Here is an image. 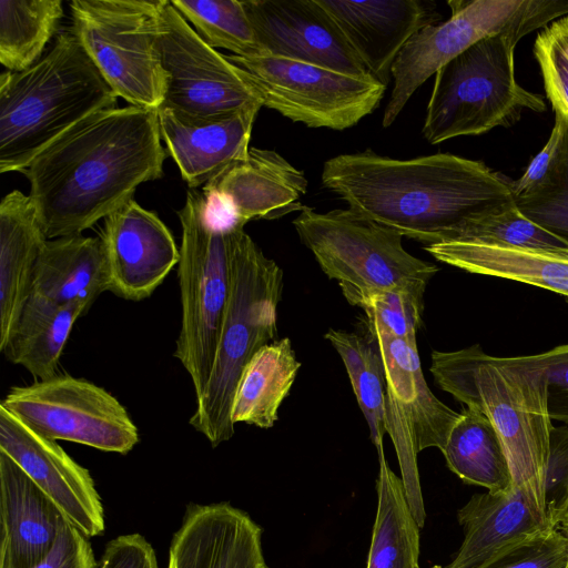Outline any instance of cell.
Returning <instances> with one entry per match:
<instances>
[{"label": "cell", "instance_id": "1", "mask_svg": "<svg viewBox=\"0 0 568 568\" xmlns=\"http://www.w3.org/2000/svg\"><path fill=\"white\" fill-rule=\"evenodd\" d=\"M321 179L348 209L425 246L515 204L511 179L452 153L400 160L367 149L327 160Z\"/></svg>", "mask_w": 568, "mask_h": 568}, {"label": "cell", "instance_id": "2", "mask_svg": "<svg viewBox=\"0 0 568 568\" xmlns=\"http://www.w3.org/2000/svg\"><path fill=\"white\" fill-rule=\"evenodd\" d=\"M168 155L159 111H99L42 151L23 171L48 240L79 235L161 179Z\"/></svg>", "mask_w": 568, "mask_h": 568}, {"label": "cell", "instance_id": "3", "mask_svg": "<svg viewBox=\"0 0 568 568\" xmlns=\"http://www.w3.org/2000/svg\"><path fill=\"white\" fill-rule=\"evenodd\" d=\"M430 372L443 390L490 420L506 453L514 489L549 518L545 485L554 425L546 375L536 356L495 357L479 345L434 351Z\"/></svg>", "mask_w": 568, "mask_h": 568}, {"label": "cell", "instance_id": "4", "mask_svg": "<svg viewBox=\"0 0 568 568\" xmlns=\"http://www.w3.org/2000/svg\"><path fill=\"white\" fill-rule=\"evenodd\" d=\"M118 95L72 29L36 64L0 75V172H21L88 116L116 108Z\"/></svg>", "mask_w": 568, "mask_h": 568}, {"label": "cell", "instance_id": "5", "mask_svg": "<svg viewBox=\"0 0 568 568\" xmlns=\"http://www.w3.org/2000/svg\"><path fill=\"white\" fill-rule=\"evenodd\" d=\"M229 247L231 285L225 316L209 382L189 420L212 447L234 435L231 409L236 385L252 357L276 336L283 287L281 267L244 227H230Z\"/></svg>", "mask_w": 568, "mask_h": 568}, {"label": "cell", "instance_id": "6", "mask_svg": "<svg viewBox=\"0 0 568 568\" xmlns=\"http://www.w3.org/2000/svg\"><path fill=\"white\" fill-rule=\"evenodd\" d=\"M527 21L484 38L435 73L422 133L430 144L480 135L516 124L524 110L546 111L544 97L523 88L515 77V48L536 29Z\"/></svg>", "mask_w": 568, "mask_h": 568}, {"label": "cell", "instance_id": "7", "mask_svg": "<svg viewBox=\"0 0 568 568\" xmlns=\"http://www.w3.org/2000/svg\"><path fill=\"white\" fill-rule=\"evenodd\" d=\"M178 216L182 227L178 264L182 316L174 357L187 372L197 399L212 372L230 295L232 226L214 217L197 189L187 191Z\"/></svg>", "mask_w": 568, "mask_h": 568}, {"label": "cell", "instance_id": "8", "mask_svg": "<svg viewBox=\"0 0 568 568\" xmlns=\"http://www.w3.org/2000/svg\"><path fill=\"white\" fill-rule=\"evenodd\" d=\"M293 225L347 302L393 287L425 291L438 267L408 253L397 231L351 209L318 212L303 205Z\"/></svg>", "mask_w": 568, "mask_h": 568}, {"label": "cell", "instance_id": "9", "mask_svg": "<svg viewBox=\"0 0 568 568\" xmlns=\"http://www.w3.org/2000/svg\"><path fill=\"white\" fill-rule=\"evenodd\" d=\"M166 0H73L72 31L119 98L159 110L165 74L158 50Z\"/></svg>", "mask_w": 568, "mask_h": 568}, {"label": "cell", "instance_id": "10", "mask_svg": "<svg viewBox=\"0 0 568 568\" xmlns=\"http://www.w3.org/2000/svg\"><path fill=\"white\" fill-rule=\"evenodd\" d=\"M226 58L243 70L262 106L308 128L354 126L378 108L387 88L369 73L351 74L281 55Z\"/></svg>", "mask_w": 568, "mask_h": 568}, {"label": "cell", "instance_id": "11", "mask_svg": "<svg viewBox=\"0 0 568 568\" xmlns=\"http://www.w3.org/2000/svg\"><path fill=\"white\" fill-rule=\"evenodd\" d=\"M450 17L418 30L392 67L393 90L382 124L397 119L417 89L479 40L527 21L547 24L568 16V0H450Z\"/></svg>", "mask_w": 568, "mask_h": 568}, {"label": "cell", "instance_id": "12", "mask_svg": "<svg viewBox=\"0 0 568 568\" xmlns=\"http://www.w3.org/2000/svg\"><path fill=\"white\" fill-rule=\"evenodd\" d=\"M26 426L65 440L125 455L140 440L126 408L110 392L68 374L13 386L0 403Z\"/></svg>", "mask_w": 568, "mask_h": 568}, {"label": "cell", "instance_id": "13", "mask_svg": "<svg viewBox=\"0 0 568 568\" xmlns=\"http://www.w3.org/2000/svg\"><path fill=\"white\" fill-rule=\"evenodd\" d=\"M383 358L386 392V434L394 444L400 479L410 510L422 528L426 511L417 467V454L435 447L443 452L460 413L439 400L428 387L416 337L371 336Z\"/></svg>", "mask_w": 568, "mask_h": 568}, {"label": "cell", "instance_id": "14", "mask_svg": "<svg viewBox=\"0 0 568 568\" xmlns=\"http://www.w3.org/2000/svg\"><path fill=\"white\" fill-rule=\"evenodd\" d=\"M158 50L165 74L163 106L210 116L262 104L243 70L210 47L169 0L161 13Z\"/></svg>", "mask_w": 568, "mask_h": 568}, {"label": "cell", "instance_id": "15", "mask_svg": "<svg viewBox=\"0 0 568 568\" xmlns=\"http://www.w3.org/2000/svg\"><path fill=\"white\" fill-rule=\"evenodd\" d=\"M0 450L11 457L89 538L101 536L105 518L90 471L55 442L26 426L0 404Z\"/></svg>", "mask_w": 568, "mask_h": 568}, {"label": "cell", "instance_id": "16", "mask_svg": "<svg viewBox=\"0 0 568 568\" xmlns=\"http://www.w3.org/2000/svg\"><path fill=\"white\" fill-rule=\"evenodd\" d=\"M303 171L273 150L250 148L247 156L202 187L209 209L224 226L280 219L303 207Z\"/></svg>", "mask_w": 568, "mask_h": 568}, {"label": "cell", "instance_id": "17", "mask_svg": "<svg viewBox=\"0 0 568 568\" xmlns=\"http://www.w3.org/2000/svg\"><path fill=\"white\" fill-rule=\"evenodd\" d=\"M243 4L263 53L351 74L368 73L317 0H243Z\"/></svg>", "mask_w": 568, "mask_h": 568}, {"label": "cell", "instance_id": "18", "mask_svg": "<svg viewBox=\"0 0 568 568\" xmlns=\"http://www.w3.org/2000/svg\"><path fill=\"white\" fill-rule=\"evenodd\" d=\"M100 239L110 292L128 301L152 295L180 261V247L171 231L134 199L104 219Z\"/></svg>", "mask_w": 568, "mask_h": 568}, {"label": "cell", "instance_id": "19", "mask_svg": "<svg viewBox=\"0 0 568 568\" xmlns=\"http://www.w3.org/2000/svg\"><path fill=\"white\" fill-rule=\"evenodd\" d=\"M261 108L257 103L210 116L159 108L161 140L190 189L203 187L247 156L253 123Z\"/></svg>", "mask_w": 568, "mask_h": 568}, {"label": "cell", "instance_id": "20", "mask_svg": "<svg viewBox=\"0 0 568 568\" xmlns=\"http://www.w3.org/2000/svg\"><path fill=\"white\" fill-rule=\"evenodd\" d=\"M357 54L367 72L385 87L407 41L422 28L439 22L429 0H317Z\"/></svg>", "mask_w": 568, "mask_h": 568}, {"label": "cell", "instance_id": "21", "mask_svg": "<svg viewBox=\"0 0 568 568\" xmlns=\"http://www.w3.org/2000/svg\"><path fill=\"white\" fill-rule=\"evenodd\" d=\"M263 529L227 501L187 505L172 537L168 568H270Z\"/></svg>", "mask_w": 568, "mask_h": 568}, {"label": "cell", "instance_id": "22", "mask_svg": "<svg viewBox=\"0 0 568 568\" xmlns=\"http://www.w3.org/2000/svg\"><path fill=\"white\" fill-rule=\"evenodd\" d=\"M65 516L6 453L0 450V568H33L52 549Z\"/></svg>", "mask_w": 568, "mask_h": 568}, {"label": "cell", "instance_id": "23", "mask_svg": "<svg viewBox=\"0 0 568 568\" xmlns=\"http://www.w3.org/2000/svg\"><path fill=\"white\" fill-rule=\"evenodd\" d=\"M457 519L464 539L444 568H483L517 545L555 528L515 489L473 495L457 511Z\"/></svg>", "mask_w": 568, "mask_h": 568}, {"label": "cell", "instance_id": "24", "mask_svg": "<svg viewBox=\"0 0 568 568\" xmlns=\"http://www.w3.org/2000/svg\"><path fill=\"white\" fill-rule=\"evenodd\" d=\"M47 236L30 195L19 190L0 202V348L32 293L36 263Z\"/></svg>", "mask_w": 568, "mask_h": 568}, {"label": "cell", "instance_id": "25", "mask_svg": "<svg viewBox=\"0 0 568 568\" xmlns=\"http://www.w3.org/2000/svg\"><path fill=\"white\" fill-rule=\"evenodd\" d=\"M105 291H110V277L100 237L79 234L45 241L31 294L59 305L81 304L89 311Z\"/></svg>", "mask_w": 568, "mask_h": 568}, {"label": "cell", "instance_id": "26", "mask_svg": "<svg viewBox=\"0 0 568 568\" xmlns=\"http://www.w3.org/2000/svg\"><path fill=\"white\" fill-rule=\"evenodd\" d=\"M424 248L437 261L463 271L527 283L568 297V254L467 241Z\"/></svg>", "mask_w": 568, "mask_h": 568}, {"label": "cell", "instance_id": "27", "mask_svg": "<svg viewBox=\"0 0 568 568\" xmlns=\"http://www.w3.org/2000/svg\"><path fill=\"white\" fill-rule=\"evenodd\" d=\"M87 312L81 304L59 305L31 294L0 351L38 381L52 377L74 323Z\"/></svg>", "mask_w": 568, "mask_h": 568}, {"label": "cell", "instance_id": "28", "mask_svg": "<svg viewBox=\"0 0 568 568\" xmlns=\"http://www.w3.org/2000/svg\"><path fill=\"white\" fill-rule=\"evenodd\" d=\"M300 367L288 337L263 346L247 363L237 382L231 409L232 423L273 427Z\"/></svg>", "mask_w": 568, "mask_h": 568}, {"label": "cell", "instance_id": "29", "mask_svg": "<svg viewBox=\"0 0 568 568\" xmlns=\"http://www.w3.org/2000/svg\"><path fill=\"white\" fill-rule=\"evenodd\" d=\"M377 509L365 568H420L419 525L402 479L390 469L384 448H377Z\"/></svg>", "mask_w": 568, "mask_h": 568}, {"label": "cell", "instance_id": "30", "mask_svg": "<svg viewBox=\"0 0 568 568\" xmlns=\"http://www.w3.org/2000/svg\"><path fill=\"white\" fill-rule=\"evenodd\" d=\"M448 468L464 483L490 493L514 490L508 459L490 420L466 407L442 452Z\"/></svg>", "mask_w": 568, "mask_h": 568}, {"label": "cell", "instance_id": "31", "mask_svg": "<svg viewBox=\"0 0 568 568\" xmlns=\"http://www.w3.org/2000/svg\"><path fill=\"white\" fill-rule=\"evenodd\" d=\"M63 17L61 0L0 1V62L10 72L36 64Z\"/></svg>", "mask_w": 568, "mask_h": 568}, {"label": "cell", "instance_id": "32", "mask_svg": "<svg viewBox=\"0 0 568 568\" xmlns=\"http://www.w3.org/2000/svg\"><path fill=\"white\" fill-rule=\"evenodd\" d=\"M341 356L358 406L369 427L376 448L383 447L386 434V377L382 355L373 338L356 333L329 329L324 336Z\"/></svg>", "mask_w": 568, "mask_h": 568}, {"label": "cell", "instance_id": "33", "mask_svg": "<svg viewBox=\"0 0 568 568\" xmlns=\"http://www.w3.org/2000/svg\"><path fill=\"white\" fill-rule=\"evenodd\" d=\"M171 3L210 47L243 58L263 54L243 0H171Z\"/></svg>", "mask_w": 568, "mask_h": 568}, {"label": "cell", "instance_id": "34", "mask_svg": "<svg viewBox=\"0 0 568 568\" xmlns=\"http://www.w3.org/2000/svg\"><path fill=\"white\" fill-rule=\"evenodd\" d=\"M453 241L568 254V243L523 215L516 204L474 223Z\"/></svg>", "mask_w": 568, "mask_h": 568}, {"label": "cell", "instance_id": "35", "mask_svg": "<svg viewBox=\"0 0 568 568\" xmlns=\"http://www.w3.org/2000/svg\"><path fill=\"white\" fill-rule=\"evenodd\" d=\"M515 204L523 215L568 243V129L546 179L515 197Z\"/></svg>", "mask_w": 568, "mask_h": 568}, {"label": "cell", "instance_id": "36", "mask_svg": "<svg viewBox=\"0 0 568 568\" xmlns=\"http://www.w3.org/2000/svg\"><path fill=\"white\" fill-rule=\"evenodd\" d=\"M424 292L393 287L364 296L357 306L366 314L369 336L416 337L422 325Z\"/></svg>", "mask_w": 568, "mask_h": 568}, {"label": "cell", "instance_id": "37", "mask_svg": "<svg viewBox=\"0 0 568 568\" xmlns=\"http://www.w3.org/2000/svg\"><path fill=\"white\" fill-rule=\"evenodd\" d=\"M534 55L541 72L546 98L555 114L568 124V16L539 31L534 42Z\"/></svg>", "mask_w": 568, "mask_h": 568}, {"label": "cell", "instance_id": "38", "mask_svg": "<svg viewBox=\"0 0 568 568\" xmlns=\"http://www.w3.org/2000/svg\"><path fill=\"white\" fill-rule=\"evenodd\" d=\"M568 537L554 528L501 554L483 568H566Z\"/></svg>", "mask_w": 568, "mask_h": 568}, {"label": "cell", "instance_id": "39", "mask_svg": "<svg viewBox=\"0 0 568 568\" xmlns=\"http://www.w3.org/2000/svg\"><path fill=\"white\" fill-rule=\"evenodd\" d=\"M33 568H99L89 537L64 517L47 557Z\"/></svg>", "mask_w": 568, "mask_h": 568}, {"label": "cell", "instance_id": "40", "mask_svg": "<svg viewBox=\"0 0 568 568\" xmlns=\"http://www.w3.org/2000/svg\"><path fill=\"white\" fill-rule=\"evenodd\" d=\"M568 494V424L552 426L546 473L545 499L547 515L552 516Z\"/></svg>", "mask_w": 568, "mask_h": 568}, {"label": "cell", "instance_id": "41", "mask_svg": "<svg viewBox=\"0 0 568 568\" xmlns=\"http://www.w3.org/2000/svg\"><path fill=\"white\" fill-rule=\"evenodd\" d=\"M535 356L547 379L549 416L568 424V344Z\"/></svg>", "mask_w": 568, "mask_h": 568}, {"label": "cell", "instance_id": "42", "mask_svg": "<svg viewBox=\"0 0 568 568\" xmlns=\"http://www.w3.org/2000/svg\"><path fill=\"white\" fill-rule=\"evenodd\" d=\"M99 568H158L155 551L138 532L120 535L104 547Z\"/></svg>", "mask_w": 568, "mask_h": 568}, {"label": "cell", "instance_id": "43", "mask_svg": "<svg viewBox=\"0 0 568 568\" xmlns=\"http://www.w3.org/2000/svg\"><path fill=\"white\" fill-rule=\"evenodd\" d=\"M567 129L568 124L564 118L555 114V124L545 146L530 161L524 174L511 182L515 197L531 191L546 179L559 154Z\"/></svg>", "mask_w": 568, "mask_h": 568}, {"label": "cell", "instance_id": "44", "mask_svg": "<svg viewBox=\"0 0 568 568\" xmlns=\"http://www.w3.org/2000/svg\"><path fill=\"white\" fill-rule=\"evenodd\" d=\"M551 524L568 537V494L552 516Z\"/></svg>", "mask_w": 568, "mask_h": 568}, {"label": "cell", "instance_id": "45", "mask_svg": "<svg viewBox=\"0 0 568 568\" xmlns=\"http://www.w3.org/2000/svg\"><path fill=\"white\" fill-rule=\"evenodd\" d=\"M566 568H568V564H567V567H566Z\"/></svg>", "mask_w": 568, "mask_h": 568}]
</instances>
